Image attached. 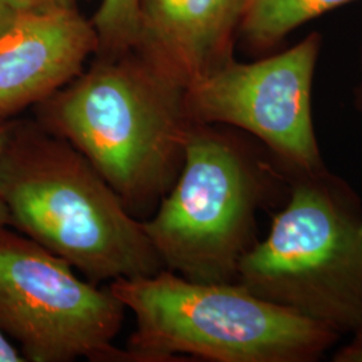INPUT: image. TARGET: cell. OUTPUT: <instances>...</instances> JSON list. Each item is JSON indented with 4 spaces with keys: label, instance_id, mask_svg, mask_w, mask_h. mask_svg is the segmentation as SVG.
<instances>
[{
    "label": "cell",
    "instance_id": "3957f363",
    "mask_svg": "<svg viewBox=\"0 0 362 362\" xmlns=\"http://www.w3.org/2000/svg\"><path fill=\"white\" fill-rule=\"evenodd\" d=\"M288 192V169L218 125L192 124L177 180L144 231L164 269L203 284L238 281L258 243L257 215Z\"/></svg>",
    "mask_w": 362,
    "mask_h": 362
},
{
    "label": "cell",
    "instance_id": "5bb4252c",
    "mask_svg": "<svg viewBox=\"0 0 362 362\" xmlns=\"http://www.w3.org/2000/svg\"><path fill=\"white\" fill-rule=\"evenodd\" d=\"M23 357L13 342L0 332V362H23Z\"/></svg>",
    "mask_w": 362,
    "mask_h": 362
},
{
    "label": "cell",
    "instance_id": "5b68a950",
    "mask_svg": "<svg viewBox=\"0 0 362 362\" xmlns=\"http://www.w3.org/2000/svg\"><path fill=\"white\" fill-rule=\"evenodd\" d=\"M238 284L342 336L362 326V203L326 167L288 170L285 207Z\"/></svg>",
    "mask_w": 362,
    "mask_h": 362
},
{
    "label": "cell",
    "instance_id": "6da1fadb",
    "mask_svg": "<svg viewBox=\"0 0 362 362\" xmlns=\"http://www.w3.org/2000/svg\"><path fill=\"white\" fill-rule=\"evenodd\" d=\"M184 95L137 54L104 55L39 104V125L85 156L137 218L180 173L194 124Z\"/></svg>",
    "mask_w": 362,
    "mask_h": 362
},
{
    "label": "cell",
    "instance_id": "ba28073f",
    "mask_svg": "<svg viewBox=\"0 0 362 362\" xmlns=\"http://www.w3.org/2000/svg\"><path fill=\"white\" fill-rule=\"evenodd\" d=\"M98 50L97 31L78 7L18 11L0 35V121L65 88Z\"/></svg>",
    "mask_w": 362,
    "mask_h": 362
},
{
    "label": "cell",
    "instance_id": "30bf717a",
    "mask_svg": "<svg viewBox=\"0 0 362 362\" xmlns=\"http://www.w3.org/2000/svg\"><path fill=\"white\" fill-rule=\"evenodd\" d=\"M358 0H247L239 37L251 52H269L297 27Z\"/></svg>",
    "mask_w": 362,
    "mask_h": 362
},
{
    "label": "cell",
    "instance_id": "9c48e42d",
    "mask_svg": "<svg viewBox=\"0 0 362 362\" xmlns=\"http://www.w3.org/2000/svg\"><path fill=\"white\" fill-rule=\"evenodd\" d=\"M247 0H140L132 52L184 90L233 61Z\"/></svg>",
    "mask_w": 362,
    "mask_h": 362
},
{
    "label": "cell",
    "instance_id": "8fae6325",
    "mask_svg": "<svg viewBox=\"0 0 362 362\" xmlns=\"http://www.w3.org/2000/svg\"><path fill=\"white\" fill-rule=\"evenodd\" d=\"M140 0H101L91 23L100 40V52L116 55L133 50L137 37Z\"/></svg>",
    "mask_w": 362,
    "mask_h": 362
},
{
    "label": "cell",
    "instance_id": "4fadbf2b",
    "mask_svg": "<svg viewBox=\"0 0 362 362\" xmlns=\"http://www.w3.org/2000/svg\"><path fill=\"white\" fill-rule=\"evenodd\" d=\"M353 338L348 345L337 350L334 362H362V326L353 332Z\"/></svg>",
    "mask_w": 362,
    "mask_h": 362
},
{
    "label": "cell",
    "instance_id": "2e32d148",
    "mask_svg": "<svg viewBox=\"0 0 362 362\" xmlns=\"http://www.w3.org/2000/svg\"><path fill=\"white\" fill-rule=\"evenodd\" d=\"M16 13L18 11H15L13 7L0 0V35L13 23Z\"/></svg>",
    "mask_w": 362,
    "mask_h": 362
},
{
    "label": "cell",
    "instance_id": "9a60e30c",
    "mask_svg": "<svg viewBox=\"0 0 362 362\" xmlns=\"http://www.w3.org/2000/svg\"><path fill=\"white\" fill-rule=\"evenodd\" d=\"M11 128V122H6L4 119L0 121V148L1 145L6 141L7 136H8V132ZM10 215H8V211L7 208L4 207V204L1 203L0 200V231L6 230V228H10Z\"/></svg>",
    "mask_w": 362,
    "mask_h": 362
},
{
    "label": "cell",
    "instance_id": "8992f818",
    "mask_svg": "<svg viewBox=\"0 0 362 362\" xmlns=\"http://www.w3.org/2000/svg\"><path fill=\"white\" fill-rule=\"evenodd\" d=\"M125 310L65 259L10 228L0 231V332L25 361H127L113 345Z\"/></svg>",
    "mask_w": 362,
    "mask_h": 362
},
{
    "label": "cell",
    "instance_id": "e0dca14e",
    "mask_svg": "<svg viewBox=\"0 0 362 362\" xmlns=\"http://www.w3.org/2000/svg\"><path fill=\"white\" fill-rule=\"evenodd\" d=\"M356 103H357V106H358V109L362 112V66H361V82H360V85H358V88H357V90H356Z\"/></svg>",
    "mask_w": 362,
    "mask_h": 362
},
{
    "label": "cell",
    "instance_id": "277c9868",
    "mask_svg": "<svg viewBox=\"0 0 362 362\" xmlns=\"http://www.w3.org/2000/svg\"><path fill=\"white\" fill-rule=\"evenodd\" d=\"M107 288L136 318L127 361L188 354L215 362H313L339 338L238 282H194L163 269Z\"/></svg>",
    "mask_w": 362,
    "mask_h": 362
},
{
    "label": "cell",
    "instance_id": "7c38bea8",
    "mask_svg": "<svg viewBox=\"0 0 362 362\" xmlns=\"http://www.w3.org/2000/svg\"><path fill=\"white\" fill-rule=\"evenodd\" d=\"M15 11H28V10H40V8H52V7H78L83 0H1Z\"/></svg>",
    "mask_w": 362,
    "mask_h": 362
},
{
    "label": "cell",
    "instance_id": "52a82bcc",
    "mask_svg": "<svg viewBox=\"0 0 362 362\" xmlns=\"http://www.w3.org/2000/svg\"><path fill=\"white\" fill-rule=\"evenodd\" d=\"M322 38L251 64L235 59L185 90L194 124L227 125L257 137L288 170L325 167L311 112V89Z\"/></svg>",
    "mask_w": 362,
    "mask_h": 362
},
{
    "label": "cell",
    "instance_id": "7a4b0ae2",
    "mask_svg": "<svg viewBox=\"0 0 362 362\" xmlns=\"http://www.w3.org/2000/svg\"><path fill=\"white\" fill-rule=\"evenodd\" d=\"M10 226L97 285L164 269L137 219L90 161L42 125L11 124L0 148Z\"/></svg>",
    "mask_w": 362,
    "mask_h": 362
}]
</instances>
